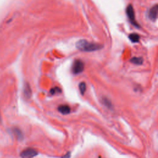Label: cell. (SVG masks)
Listing matches in <instances>:
<instances>
[{
    "label": "cell",
    "mask_w": 158,
    "mask_h": 158,
    "mask_svg": "<svg viewBox=\"0 0 158 158\" xmlns=\"http://www.w3.org/2000/svg\"><path fill=\"white\" fill-rule=\"evenodd\" d=\"M76 47L78 50L85 52H91L100 50L102 46L92 42H89L85 40H79L76 43Z\"/></svg>",
    "instance_id": "cell-1"
},
{
    "label": "cell",
    "mask_w": 158,
    "mask_h": 158,
    "mask_svg": "<svg viewBox=\"0 0 158 158\" xmlns=\"http://www.w3.org/2000/svg\"><path fill=\"white\" fill-rule=\"evenodd\" d=\"M84 70V63L81 60H75L72 65V70L73 74H80Z\"/></svg>",
    "instance_id": "cell-2"
},
{
    "label": "cell",
    "mask_w": 158,
    "mask_h": 158,
    "mask_svg": "<svg viewBox=\"0 0 158 158\" xmlns=\"http://www.w3.org/2000/svg\"><path fill=\"white\" fill-rule=\"evenodd\" d=\"M38 153L36 150L33 148H27L21 152L20 154L22 158H33L36 156H37Z\"/></svg>",
    "instance_id": "cell-3"
},
{
    "label": "cell",
    "mask_w": 158,
    "mask_h": 158,
    "mask_svg": "<svg viewBox=\"0 0 158 158\" xmlns=\"http://www.w3.org/2000/svg\"><path fill=\"white\" fill-rule=\"evenodd\" d=\"M126 13H127V17H128L130 21L132 22L133 25L135 26H137V27H138L137 26L138 24L135 22V12H134V9H133L132 5L130 4L128 6H127V8L126 9Z\"/></svg>",
    "instance_id": "cell-4"
},
{
    "label": "cell",
    "mask_w": 158,
    "mask_h": 158,
    "mask_svg": "<svg viewBox=\"0 0 158 158\" xmlns=\"http://www.w3.org/2000/svg\"><path fill=\"white\" fill-rule=\"evenodd\" d=\"M148 16L151 21L156 20L157 17V5L156 4L149 9Z\"/></svg>",
    "instance_id": "cell-5"
},
{
    "label": "cell",
    "mask_w": 158,
    "mask_h": 158,
    "mask_svg": "<svg viewBox=\"0 0 158 158\" xmlns=\"http://www.w3.org/2000/svg\"><path fill=\"white\" fill-rule=\"evenodd\" d=\"M58 110L63 115L69 114L70 112V108L68 105H60L58 108Z\"/></svg>",
    "instance_id": "cell-6"
},
{
    "label": "cell",
    "mask_w": 158,
    "mask_h": 158,
    "mask_svg": "<svg viewBox=\"0 0 158 158\" xmlns=\"http://www.w3.org/2000/svg\"><path fill=\"white\" fill-rule=\"evenodd\" d=\"M23 93H24V95H25V96L27 98H30V96H31L32 90H31V88H30V85L28 83H26V85L24 86Z\"/></svg>",
    "instance_id": "cell-7"
},
{
    "label": "cell",
    "mask_w": 158,
    "mask_h": 158,
    "mask_svg": "<svg viewBox=\"0 0 158 158\" xmlns=\"http://www.w3.org/2000/svg\"><path fill=\"white\" fill-rule=\"evenodd\" d=\"M13 133L14 135L17 137V138L19 139V140H21V139H23V133L21 132V130L20 129H19L18 128H14L13 130Z\"/></svg>",
    "instance_id": "cell-8"
},
{
    "label": "cell",
    "mask_w": 158,
    "mask_h": 158,
    "mask_svg": "<svg viewBox=\"0 0 158 158\" xmlns=\"http://www.w3.org/2000/svg\"><path fill=\"white\" fill-rule=\"evenodd\" d=\"M129 37L133 43H138L139 40V36L137 33H131Z\"/></svg>",
    "instance_id": "cell-9"
},
{
    "label": "cell",
    "mask_w": 158,
    "mask_h": 158,
    "mask_svg": "<svg viewBox=\"0 0 158 158\" xmlns=\"http://www.w3.org/2000/svg\"><path fill=\"white\" fill-rule=\"evenodd\" d=\"M130 62L136 65H141L143 64V59L142 58H133L131 59Z\"/></svg>",
    "instance_id": "cell-10"
},
{
    "label": "cell",
    "mask_w": 158,
    "mask_h": 158,
    "mask_svg": "<svg viewBox=\"0 0 158 158\" xmlns=\"http://www.w3.org/2000/svg\"><path fill=\"white\" fill-rule=\"evenodd\" d=\"M103 105H104L106 107H107L108 109H112V105L111 104V101H109L107 98H103L102 100Z\"/></svg>",
    "instance_id": "cell-11"
},
{
    "label": "cell",
    "mask_w": 158,
    "mask_h": 158,
    "mask_svg": "<svg viewBox=\"0 0 158 158\" xmlns=\"http://www.w3.org/2000/svg\"><path fill=\"white\" fill-rule=\"evenodd\" d=\"M79 90H80V92L82 95H84L86 89H87V85L86 83L85 82H81L78 85Z\"/></svg>",
    "instance_id": "cell-12"
},
{
    "label": "cell",
    "mask_w": 158,
    "mask_h": 158,
    "mask_svg": "<svg viewBox=\"0 0 158 158\" xmlns=\"http://www.w3.org/2000/svg\"><path fill=\"white\" fill-rule=\"evenodd\" d=\"M60 92H61V90H60V89L58 87H54L50 91V93L51 95H55L58 93H60Z\"/></svg>",
    "instance_id": "cell-13"
},
{
    "label": "cell",
    "mask_w": 158,
    "mask_h": 158,
    "mask_svg": "<svg viewBox=\"0 0 158 158\" xmlns=\"http://www.w3.org/2000/svg\"><path fill=\"white\" fill-rule=\"evenodd\" d=\"M70 152H68V153L63 156L61 158H70Z\"/></svg>",
    "instance_id": "cell-14"
},
{
    "label": "cell",
    "mask_w": 158,
    "mask_h": 158,
    "mask_svg": "<svg viewBox=\"0 0 158 158\" xmlns=\"http://www.w3.org/2000/svg\"><path fill=\"white\" fill-rule=\"evenodd\" d=\"M0 121H1V117H0Z\"/></svg>",
    "instance_id": "cell-15"
}]
</instances>
